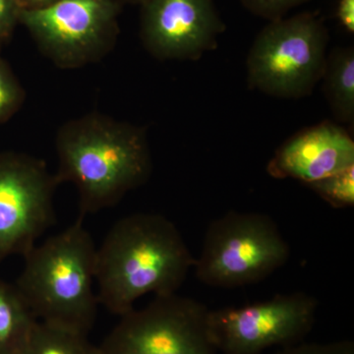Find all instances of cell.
Returning a JSON list of instances; mask_svg holds the SVG:
<instances>
[{
	"mask_svg": "<svg viewBox=\"0 0 354 354\" xmlns=\"http://www.w3.org/2000/svg\"><path fill=\"white\" fill-rule=\"evenodd\" d=\"M337 19L344 31L354 32V0H339L337 6Z\"/></svg>",
	"mask_w": 354,
	"mask_h": 354,
	"instance_id": "ffe728a7",
	"label": "cell"
},
{
	"mask_svg": "<svg viewBox=\"0 0 354 354\" xmlns=\"http://www.w3.org/2000/svg\"><path fill=\"white\" fill-rule=\"evenodd\" d=\"M58 0H17L21 10H37L55 3Z\"/></svg>",
	"mask_w": 354,
	"mask_h": 354,
	"instance_id": "44dd1931",
	"label": "cell"
},
{
	"mask_svg": "<svg viewBox=\"0 0 354 354\" xmlns=\"http://www.w3.org/2000/svg\"><path fill=\"white\" fill-rule=\"evenodd\" d=\"M274 354H354V344L348 339L326 344H297L286 346Z\"/></svg>",
	"mask_w": 354,
	"mask_h": 354,
	"instance_id": "ac0fdd59",
	"label": "cell"
},
{
	"mask_svg": "<svg viewBox=\"0 0 354 354\" xmlns=\"http://www.w3.org/2000/svg\"><path fill=\"white\" fill-rule=\"evenodd\" d=\"M58 183L79 194V218L109 208L147 183L153 162L146 130L101 113L65 123L57 140Z\"/></svg>",
	"mask_w": 354,
	"mask_h": 354,
	"instance_id": "7a4b0ae2",
	"label": "cell"
},
{
	"mask_svg": "<svg viewBox=\"0 0 354 354\" xmlns=\"http://www.w3.org/2000/svg\"><path fill=\"white\" fill-rule=\"evenodd\" d=\"M290 256V245L271 216L232 211L209 223L195 274L206 286L239 288L268 278Z\"/></svg>",
	"mask_w": 354,
	"mask_h": 354,
	"instance_id": "5b68a950",
	"label": "cell"
},
{
	"mask_svg": "<svg viewBox=\"0 0 354 354\" xmlns=\"http://www.w3.org/2000/svg\"><path fill=\"white\" fill-rule=\"evenodd\" d=\"M195 260L169 218L153 213L125 216L95 253L99 304L122 316L144 295L177 293Z\"/></svg>",
	"mask_w": 354,
	"mask_h": 354,
	"instance_id": "6da1fadb",
	"label": "cell"
},
{
	"mask_svg": "<svg viewBox=\"0 0 354 354\" xmlns=\"http://www.w3.org/2000/svg\"><path fill=\"white\" fill-rule=\"evenodd\" d=\"M16 354H101L88 335L37 322L24 346Z\"/></svg>",
	"mask_w": 354,
	"mask_h": 354,
	"instance_id": "5bb4252c",
	"label": "cell"
},
{
	"mask_svg": "<svg viewBox=\"0 0 354 354\" xmlns=\"http://www.w3.org/2000/svg\"><path fill=\"white\" fill-rule=\"evenodd\" d=\"M59 185L44 160L26 153H0V264L24 257L55 223L53 196Z\"/></svg>",
	"mask_w": 354,
	"mask_h": 354,
	"instance_id": "9c48e42d",
	"label": "cell"
},
{
	"mask_svg": "<svg viewBox=\"0 0 354 354\" xmlns=\"http://www.w3.org/2000/svg\"><path fill=\"white\" fill-rule=\"evenodd\" d=\"M38 320L15 285L0 278V354H16Z\"/></svg>",
	"mask_w": 354,
	"mask_h": 354,
	"instance_id": "4fadbf2b",
	"label": "cell"
},
{
	"mask_svg": "<svg viewBox=\"0 0 354 354\" xmlns=\"http://www.w3.org/2000/svg\"><path fill=\"white\" fill-rule=\"evenodd\" d=\"M206 305L174 295L133 308L99 346L101 354H216L209 339Z\"/></svg>",
	"mask_w": 354,
	"mask_h": 354,
	"instance_id": "8992f818",
	"label": "cell"
},
{
	"mask_svg": "<svg viewBox=\"0 0 354 354\" xmlns=\"http://www.w3.org/2000/svg\"><path fill=\"white\" fill-rule=\"evenodd\" d=\"M116 0H58L44 8L21 10L46 57L62 69H76L104 57L118 34Z\"/></svg>",
	"mask_w": 354,
	"mask_h": 354,
	"instance_id": "52a82bcc",
	"label": "cell"
},
{
	"mask_svg": "<svg viewBox=\"0 0 354 354\" xmlns=\"http://www.w3.org/2000/svg\"><path fill=\"white\" fill-rule=\"evenodd\" d=\"M25 100V92L12 71L0 58V122L10 118Z\"/></svg>",
	"mask_w": 354,
	"mask_h": 354,
	"instance_id": "2e32d148",
	"label": "cell"
},
{
	"mask_svg": "<svg viewBox=\"0 0 354 354\" xmlns=\"http://www.w3.org/2000/svg\"><path fill=\"white\" fill-rule=\"evenodd\" d=\"M20 11L17 0H0V43L12 32L19 21Z\"/></svg>",
	"mask_w": 354,
	"mask_h": 354,
	"instance_id": "d6986e66",
	"label": "cell"
},
{
	"mask_svg": "<svg viewBox=\"0 0 354 354\" xmlns=\"http://www.w3.org/2000/svg\"><path fill=\"white\" fill-rule=\"evenodd\" d=\"M132 1L137 2V3L142 4L143 6L144 3H146L149 0H132Z\"/></svg>",
	"mask_w": 354,
	"mask_h": 354,
	"instance_id": "7402d4cb",
	"label": "cell"
},
{
	"mask_svg": "<svg viewBox=\"0 0 354 354\" xmlns=\"http://www.w3.org/2000/svg\"><path fill=\"white\" fill-rule=\"evenodd\" d=\"M310 0H241L247 10L269 21L286 17L293 9Z\"/></svg>",
	"mask_w": 354,
	"mask_h": 354,
	"instance_id": "e0dca14e",
	"label": "cell"
},
{
	"mask_svg": "<svg viewBox=\"0 0 354 354\" xmlns=\"http://www.w3.org/2000/svg\"><path fill=\"white\" fill-rule=\"evenodd\" d=\"M329 31L316 14L270 21L247 55V82L253 90L281 99L312 95L322 80Z\"/></svg>",
	"mask_w": 354,
	"mask_h": 354,
	"instance_id": "277c9868",
	"label": "cell"
},
{
	"mask_svg": "<svg viewBox=\"0 0 354 354\" xmlns=\"http://www.w3.org/2000/svg\"><path fill=\"white\" fill-rule=\"evenodd\" d=\"M318 300L304 292L278 295L245 306L209 310V339L223 354H260L299 344L311 332Z\"/></svg>",
	"mask_w": 354,
	"mask_h": 354,
	"instance_id": "ba28073f",
	"label": "cell"
},
{
	"mask_svg": "<svg viewBox=\"0 0 354 354\" xmlns=\"http://www.w3.org/2000/svg\"><path fill=\"white\" fill-rule=\"evenodd\" d=\"M323 90L330 111L341 123L354 122V50L337 48L327 57L322 76Z\"/></svg>",
	"mask_w": 354,
	"mask_h": 354,
	"instance_id": "7c38bea8",
	"label": "cell"
},
{
	"mask_svg": "<svg viewBox=\"0 0 354 354\" xmlns=\"http://www.w3.org/2000/svg\"><path fill=\"white\" fill-rule=\"evenodd\" d=\"M95 248L83 220L32 248L16 281L39 322L88 335L97 317Z\"/></svg>",
	"mask_w": 354,
	"mask_h": 354,
	"instance_id": "3957f363",
	"label": "cell"
},
{
	"mask_svg": "<svg viewBox=\"0 0 354 354\" xmlns=\"http://www.w3.org/2000/svg\"><path fill=\"white\" fill-rule=\"evenodd\" d=\"M354 165V141L346 128L325 120L291 136L268 162L274 178L315 183Z\"/></svg>",
	"mask_w": 354,
	"mask_h": 354,
	"instance_id": "8fae6325",
	"label": "cell"
},
{
	"mask_svg": "<svg viewBox=\"0 0 354 354\" xmlns=\"http://www.w3.org/2000/svg\"><path fill=\"white\" fill-rule=\"evenodd\" d=\"M142 6V41L158 59H200L225 31L213 0H149Z\"/></svg>",
	"mask_w": 354,
	"mask_h": 354,
	"instance_id": "30bf717a",
	"label": "cell"
},
{
	"mask_svg": "<svg viewBox=\"0 0 354 354\" xmlns=\"http://www.w3.org/2000/svg\"><path fill=\"white\" fill-rule=\"evenodd\" d=\"M306 186L334 208L353 207L354 165Z\"/></svg>",
	"mask_w": 354,
	"mask_h": 354,
	"instance_id": "9a60e30c",
	"label": "cell"
}]
</instances>
